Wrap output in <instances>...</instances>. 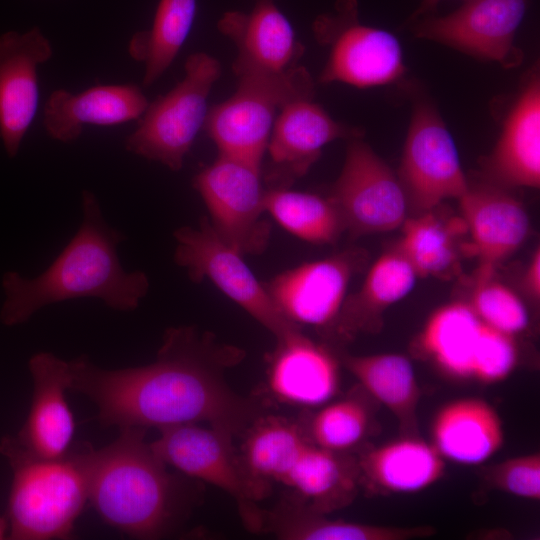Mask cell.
Segmentation results:
<instances>
[{
	"mask_svg": "<svg viewBox=\"0 0 540 540\" xmlns=\"http://www.w3.org/2000/svg\"><path fill=\"white\" fill-rule=\"evenodd\" d=\"M244 357L192 326L167 329L154 362L103 369L87 356L68 361L69 389L97 407L102 426L158 429L205 422L234 434L257 417L256 405L225 382L223 371Z\"/></svg>",
	"mask_w": 540,
	"mask_h": 540,
	"instance_id": "6da1fadb",
	"label": "cell"
},
{
	"mask_svg": "<svg viewBox=\"0 0 540 540\" xmlns=\"http://www.w3.org/2000/svg\"><path fill=\"white\" fill-rule=\"evenodd\" d=\"M82 222L69 243L42 273L26 278L6 272L0 320L6 326L28 321L50 304L77 298L100 299L113 310H135L150 287L143 271H126L118 246L126 236L105 220L96 195L83 190Z\"/></svg>",
	"mask_w": 540,
	"mask_h": 540,
	"instance_id": "7a4b0ae2",
	"label": "cell"
},
{
	"mask_svg": "<svg viewBox=\"0 0 540 540\" xmlns=\"http://www.w3.org/2000/svg\"><path fill=\"white\" fill-rule=\"evenodd\" d=\"M90 456L89 502L104 523L137 539L171 534L191 504L188 482L170 473L145 441L146 429L125 427Z\"/></svg>",
	"mask_w": 540,
	"mask_h": 540,
	"instance_id": "3957f363",
	"label": "cell"
},
{
	"mask_svg": "<svg viewBox=\"0 0 540 540\" xmlns=\"http://www.w3.org/2000/svg\"><path fill=\"white\" fill-rule=\"evenodd\" d=\"M89 443L61 457L41 458L23 449L13 436L0 441L13 478L8 499L9 539H68L89 502Z\"/></svg>",
	"mask_w": 540,
	"mask_h": 540,
	"instance_id": "277c9868",
	"label": "cell"
},
{
	"mask_svg": "<svg viewBox=\"0 0 540 540\" xmlns=\"http://www.w3.org/2000/svg\"><path fill=\"white\" fill-rule=\"evenodd\" d=\"M412 352L460 383L497 384L520 364L516 337L487 325L461 301L443 305L428 317Z\"/></svg>",
	"mask_w": 540,
	"mask_h": 540,
	"instance_id": "5b68a950",
	"label": "cell"
},
{
	"mask_svg": "<svg viewBox=\"0 0 540 540\" xmlns=\"http://www.w3.org/2000/svg\"><path fill=\"white\" fill-rule=\"evenodd\" d=\"M236 91L208 111L204 129L219 155L249 162L262 169L268 140L280 109L313 97L314 83L301 66L276 74L237 77Z\"/></svg>",
	"mask_w": 540,
	"mask_h": 540,
	"instance_id": "8992f818",
	"label": "cell"
},
{
	"mask_svg": "<svg viewBox=\"0 0 540 540\" xmlns=\"http://www.w3.org/2000/svg\"><path fill=\"white\" fill-rule=\"evenodd\" d=\"M185 75L168 93L149 103L126 141L127 151L179 171L204 128L208 97L221 74L213 56L197 52L185 62Z\"/></svg>",
	"mask_w": 540,
	"mask_h": 540,
	"instance_id": "52a82bcc",
	"label": "cell"
},
{
	"mask_svg": "<svg viewBox=\"0 0 540 540\" xmlns=\"http://www.w3.org/2000/svg\"><path fill=\"white\" fill-rule=\"evenodd\" d=\"M150 446L157 457L182 475L211 484L237 503L240 515L253 531L262 530L264 513L256 506L268 489L246 472L232 445V433L197 423L159 429Z\"/></svg>",
	"mask_w": 540,
	"mask_h": 540,
	"instance_id": "ba28073f",
	"label": "cell"
},
{
	"mask_svg": "<svg viewBox=\"0 0 540 540\" xmlns=\"http://www.w3.org/2000/svg\"><path fill=\"white\" fill-rule=\"evenodd\" d=\"M174 237V261L186 270L193 282L210 280L276 339L300 329L283 316L265 284L245 263L244 255L218 235L208 217H202L197 227L176 229Z\"/></svg>",
	"mask_w": 540,
	"mask_h": 540,
	"instance_id": "9c48e42d",
	"label": "cell"
},
{
	"mask_svg": "<svg viewBox=\"0 0 540 540\" xmlns=\"http://www.w3.org/2000/svg\"><path fill=\"white\" fill-rule=\"evenodd\" d=\"M313 29L319 42L330 46L319 76L322 84L374 87L396 81L405 71L398 39L384 29L362 24L357 0H337L335 11L320 15Z\"/></svg>",
	"mask_w": 540,
	"mask_h": 540,
	"instance_id": "30bf717a",
	"label": "cell"
},
{
	"mask_svg": "<svg viewBox=\"0 0 540 540\" xmlns=\"http://www.w3.org/2000/svg\"><path fill=\"white\" fill-rule=\"evenodd\" d=\"M193 187L206 205L211 226L223 240L244 256L264 252L271 225L262 218L266 188L260 167L218 154L194 177Z\"/></svg>",
	"mask_w": 540,
	"mask_h": 540,
	"instance_id": "8fae6325",
	"label": "cell"
},
{
	"mask_svg": "<svg viewBox=\"0 0 540 540\" xmlns=\"http://www.w3.org/2000/svg\"><path fill=\"white\" fill-rule=\"evenodd\" d=\"M329 198L353 238L392 231L407 219L408 201L399 177L360 137L349 139Z\"/></svg>",
	"mask_w": 540,
	"mask_h": 540,
	"instance_id": "7c38bea8",
	"label": "cell"
},
{
	"mask_svg": "<svg viewBox=\"0 0 540 540\" xmlns=\"http://www.w3.org/2000/svg\"><path fill=\"white\" fill-rule=\"evenodd\" d=\"M399 180L409 209L419 213L432 210L445 199H459L468 189L456 144L428 102H419L414 108Z\"/></svg>",
	"mask_w": 540,
	"mask_h": 540,
	"instance_id": "4fadbf2b",
	"label": "cell"
},
{
	"mask_svg": "<svg viewBox=\"0 0 540 540\" xmlns=\"http://www.w3.org/2000/svg\"><path fill=\"white\" fill-rule=\"evenodd\" d=\"M528 5L529 0H464L448 15L419 20L414 31L419 38L512 68L522 60L515 35Z\"/></svg>",
	"mask_w": 540,
	"mask_h": 540,
	"instance_id": "5bb4252c",
	"label": "cell"
},
{
	"mask_svg": "<svg viewBox=\"0 0 540 540\" xmlns=\"http://www.w3.org/2000/svg\"><path fill=\"white\" fill-rule=\"evenodd\" d=\"M365 258L362 250L347 249L283 271L264 284L287 320L326 333L335 322L348 285Z\"/></svg>",
	"mask_w": 540,
	"mask_h": 540,
	"instance_id": "9a60e30c",
	"label": "cell"
},
{
	"mask_svg": "<svg viewBox=\"0 0 540 540\" xmlns=\"http://www.w3.org/2000/svg\"><path fill=\"white\" fill-rule=\"evenodd\" d=\"M312 98L291 101L276 116L266 149L269 162L261 169L267 189L290 188L310 170L327 144L362 135L359 128L334 120Z\"/></svg>",
	"mask_w": 540,
	"mask_h": 540,
	"instance_id": "2e32d148",
	"label": "cell"
},
{
	"mask_svg": "<svg viewBox=\"0 0 540 540\" xmlns=\"http://www.w3.org/2000/svg\"><path fill=\"white\" fill-rule=\"evenodd\" d=\"M50 41L37 27L0 36V138L14 158L39 102L38 67L52 56Z\"/></svg>",
	"mask_w": 540,
	"mask_h": 540,
	"instance_id": "e0dca14e",
	"label": "cell"
},
{
	"mask_svg": "<svg viewBox=\"0 0 540 540\" xmlns=\"http://www.w3.org/2000/svg\"><path fill=\"white\" fill-rule=\"evenodd\" d=\"M340 364V358L327 344L315 342L296 329L277 338L267 385L281 402L320 407L339 391Z\"/></svg>",
	"mask_w": 540,
	"mask_h": 540,
	"instance_id": "ac0fdd59",
	"label": "cell"
},
{
	"mask_svg": "<svg viewBox=\"0 0 540 540\" xmlns=\"http://www.w3.org/2000/svg\"><path fill=\"white\" fill-rule=\"evenodd\" d=\"M217 27L237 48L233 63L237 77L287 71L297 66L304 53L291 23L273 0H257L249 12H225Z\"/></svg>",
	"mask_w": 540,
	"mask_h": 540,
	"instance_id": "d6986e66",
	"label": "cell"
},
{
	"mask_svg": "<svg viewBox=\"0 0 540 540\" xmlns=\"http://www.w3.org/2000/svg\"><path fill=\"white\" fill-rule=\"evenodd\" d=\"M33 397L27 419L14 440L41 458H57L71 448L75 420L65 398L71 375L68 361L38 352L28 362Z\"/></svg>",
	"mask_w": 540,
	"mask_h": 540,
	"instance_id": "ffe728a7",
	"label": "cell"
},
{
	"mask_svg": "<svg viewBox=\"0 0 540 540\" xmlns=\"http://www.w3.org/2000/svg\"><path fill=\"white\" fill-rule=\"evenodd\" d=\"M479 259L478 275H493L497 263L514 253L530 231L523 205L495 184L471 186L458 199Z\"/></svg>",
	"mask_w": 540,
	"mask_h": 540,
	"instance_id": "44dd1931",
	"label": "cell"
},
{
	"mask_svg": "<svg viewBox=\"0 0 540 540\" xmlns=\"http://www.w3.org/2000/svg\"><path fill=\"white\" fill-rule=\"evenodd\" d=\"M356 459L360 489L369 496L423 491L440 481L446 470V460L418 435L365 445L358 449Z\"/></svg>",
	"mask_w": 540,
	"mask_h": 540,
	"instance_id": "7402d4cb",
	"label": "cell"
},
{
	"mask_svg": "<svg viewBox=\"0 0 540 540\" xmlns=\"http://www.w3.org/2000/svg\"><path fill=\"white\" fill-rule=\"evenodd\" d=\"M149 102L133 84L98 85L73 94L53 91L44 107V127L60 142L76 140L86 125L114 126L139 119Z\"/></svg>",
	"mask_w": 540,
	"mask_h": 540,
	"instance_id": "603a6c76",
	"label": "cell"
},
{
	"mask_svg": "<svg viewBox=\"0 0 540 540\" xmlns=\"http://www.w3.org/2000/svg\"><path fill=\"white\" fill-rule=\"evenodd\" d=\"M417 278L397 246L383 253L369 269L361 288L345 298L327 336L344 343L359 334L378 333L383 327L384 312L411 292Z\"/></svg>",
	"mask_w": 540,
	"mask_h": 540,
	"instance_id": "cb8c5ba5",
	"label": "cell"
},
{
	"mask_svg": "<svg viewBox=\"0 0 540 540\" xmlns=\"http://www.w3.org/2000/svg\"><path fill=\"white\" fill-rule=\"evenodd\" d=\"M431 443L440 455L461 465H481L504 444L497 410L485 399L463 397L444 404L431 422Z\"/></svg>",
	"mask_w": 540,
	"mask_h": 540,
	"instance_id": "d4e9b609",
	"label": "cell"
},
{
	"mask_svg": "<svg viewBox=\"0 0 540 540\" xmlns=\"http://www.w3.org/2000/svg\"><path fill=\"white\" fill-rule=\"evenodd\" d=\"M500 186L539 188L540 81L533 75L512 107L502 133L485 163Z\"/></svg>",
	"mask_w": 540,
	"mask_h": 540,
	"instance_id": "484cf974",
	"label": "cell"
},
{
	"mask_svg": "<svg viewBox=\"0 0 540 540\" xmlns=\"http://www.w3.org/2000/svg\"><path fill=\"white\" fill-rule=\"evenodd\" d=\"M282 484L309 508L328 515L350 505L361 490L356 455L308 440Z\"/></svg>",
	"mask_w": 540,
	"mask_h": 540,
	"instance_id": "4316f807",
	"label": "cell"
},
{
	"mask_svg": "<svg viewBox=\"0 0 540 540\" xmlns=\"http://www.w3.org/2000/svg\"><path fill=\"white\" fill-rule=\"evenodd\" d=\"M340 361L359 387L396 418L401 435H418L417 410L422 391L406 356L344 354Z\"/></svg>",
	"mask_w": 540,
	"mask_h": 540,
	"instance_id": "83f0119b",
	"label": "cell"
},
{
	"mask_svg": "<svg viewBox=\"0 0 540 540\" xmlns=\"http://www.w3.org/2000/svg\"><path fill=\"white\" fill-rule=\"evenodd\" d=\"M264 528L286 540H409L436 533L431 525L389 526L331 519L297 497L264 513Z\"/></svg>",
	"mask_w": 540,
	"mask_h": 540,
	"instance_id": "f1b7e54d",
	"label": "cell"
},
{
	"mask_svg": "<svg viewBox=\"0 0 540 540\" xmlns=\"http://www.w3.org/2000/svg\"><path fill=\"white\" fill-rule=\"evenodd\" d=\"M251 424L240 458L249 476L269 489L270 481L283 483L309 439L301 427L282 417H260Z\"/></svg>",
	"mask_w": 540,
	"mask_h": 540,
	"instance_id": "f546056e",
	"label": "cell"
},
{
	"mask_svg": "<svg viewBox=\"0 0 540 540\" xmlns=\"http://www.w3.org/2000/svg\"><path fill=\"white\" fill-rule=\"evenodd\" d=\"M196 0H160L149 30L136 33L129 53L144 63L143 86H151L170 67L195 20Z\"/></svg>",
	"mask_w": 540,
	"mask_h": 540,
	"instance_id": "4dcf8cb0",
	"label": "cell"
},
{
	"mask_svg": "<svg viewBox=\"0 0 540 540\" xmlns=\"http://www.w3.org/2000/svg\"><path fill=\"white\" fill-rule=\"evenodd\" d=\"M265 211L286 231L312 244H332L345 231L332 200L313 193L266 188Z\"/></svg>",
	"mask_w": 540,
	"mask_h": 540,
	"instance_id": "1f68e13d",
	"label": "cell"
},
{
	"mask_svg": "<svg viewBox=\"0 0 540 540\" xmlns=\"http://www.w3.org/2000/svg\"><path fill=\"white\" fill-rule=\"evenodd\" d=\"M375 402L360 387L327 402L312 416L307 431L315 445L336 452H352L375 430Z\"/></svg>",
	"mask_w": 540,
	"mask_h": 540,
	"instance_id": "d6a6232c",
	"label": "cell"
},
{
	"mask_svg": "<svg viewBox=\"0 0 540 540\" xmlns=\"http://www.w3.org/2000/svg\"><path fill=\"white\" fill-rule=\"evenodd\" d=\"M397 247L418 277L442 276L456 267L454 234L466 227L463 220L444 223L432 210L407 218Z\"/></svg>",
	"mask_w": 540,
	"mask_h": 540,
	"instance_id": "836d02e7",
	"label": "cell"
},
{
	"mask_svg": "<svg viewBox=\"0 0 540 540\" xmlns=\"http://www.w3.org/2000/svg\"><path fill=\"white\" fill-rule=\"evenodd\" d=\"M493 275L476 274L468 303L487 325L517 337L530 326L529 312L519 296L504 284L495 281Z\"/></svg>",
	"mask_w": 540,
	"mask_h": 540,
	"instance_id": "e575fe53",
	"label": "cell"
},
{
	"mask_svg": "<svg viewBox=\"0 0 540 540\" xmlns=\"http://www.w3.org/2000/svg\"><path fill=\"white\" fill-rule=\"evenodd\" d=\"M478 472L484 486L490 490L531 501L540 500V453L538 451L482 466Z\"/></svg>",
	"mask_w": 540,
	"mask_h": 540,
	"instance_id": "d590c367",
	"label": "cell"
},
{
	"mask_svg": "<svg viewBox=\"0 0 540 540\" xmlns=\"http://www.w3.org/2000/svg\"><path fill=\"white\" fill-rule=\"evenodd\" d=\"M523 285L529 297L536 303L540 299V249L533 252L526 268Z\"/></svg>",
	"mask_w": 540,
	"mask_h": 540,
	"instance_id": "8d00e7d4",
	"label": "cell"
},
{
	"mask_svg": "<svg viewBox=\"0 0 540 540\" xmlns=\"http://www.w3.org/2000/svg\"><path fill=\"white\" fill-rule=\"evenodd\" d=\"M441 0H421L419 7L412 15V20L415 21L421 16H425L435 10ZM464 1V0H463Z\"/></svg>",
	"mask_w": 540,
	"mask_h": 540,
	"instance_id": "74e56055",
	"label": "cell"
},
{
	"mask_svg": "<svg viewBox=\"0 0 540 540\" xmlns=\"http://www.w3.org/2000/svg\"><path fill=\"white\" fill-rule=\"evenodd\" d=\"M7 531H9L8 520L5 517H0V540L7 536Z\"/></svg>",
	"mask_w": 540,
	"mask_h": 540,
	"instance_id": "f35d334b",
	"label": "cell"
}]
</instances>
